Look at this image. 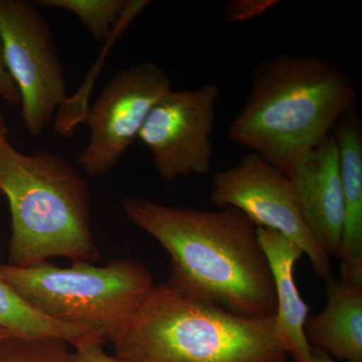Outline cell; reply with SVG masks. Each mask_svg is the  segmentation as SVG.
<instances>
[{"mask_svg":"<svg viewBox=\"0 0 362 362\" xmlns=\"http://www.w3.org/2000/svg\"><path fill=\"white\" fill-rule=\"evenodd\" d=\"M124 213L166 250L170 283L226 310L275 316L273 278L257 226L233 207L202 211L125 197Z\"/></svg>","mask_w":362,"mask_h":362,"instance_id":"obj_1","label":"cell"},{"mask_svg":"<svg viewBox=\"0 0 362 362\" xmlns=\"http://www.w3.org/2000/svg\"><path fill=\"white\" fill-rule=\"evenodd\" d=\"M356 98L354 80L334 59L280 54L252 71L249 97L228 136L289 177Z\"/></svg>","mask_w":362,"mask_h":362,"instance_id":"obj_2","label":"cell"},{"mask_svg":"<svg viewBox=\"0 0 362 362\" xmlns=\"http://www.w3.org/2000/svg\"><path fill=\"white\" fill-rule=\"evenodd\" d=\"M120 362H286L275 318L242 315L183 292L153 285L114 338Z\"/></svg>","mask_w":362,"mask_h":362,"instance_id":"obj_3","label":"cell"},{"mask_svg":"<svg viewBox=\"0 0 362 362\" xmlns=\"http://www.w3.org/2000/svg\"><path fill=\"white\" fill-rule=\"evenodd\" d=\"M0 192L11 209L8 265L23 268L56 257L99 259L89 190L65 158L49 152L25 156L0 138Z\"/></svg>","mask_w":362,"mask_h":362,"instance_id":"obj_4","label":"cell"},{"mask_svg":"<svg viewBox=\"0 0 362 362\" xmlns=\"http://www.w3.org/2000/svg\"><path fill=\"white\" fill-rule=\"evenodd\" d=\"M0 276L42 315L94 331L105 342L113 341L154 285L135 259L103 267L74 261L69 268L47 261L23 268L0 264Z\"/></svg>","mask_w":362,"mask_h":362,"instance_id":"obj_5","label":"cell"},{"mask_svg":"<svg viewBox=\"0 0 362 362\" xmlns=\"http://www.w3.org/2000/svg\"><path fill=\"white\" fill-rule=\"evenodd\" d=\"M0 37L26 130L39 136L66 101L65 71L51 30L37 4L0 0Z\"/></svg>","mask_w":362,"mask_h":362,"instance_id":"obj_6","label":"cell"},{"mask_svg":"<svg viewBox=\"0 0 362 362\" xmlns=\"http://www.w3.org/2000/svg\"><path fill=\"white\" fill-rule=\"evenodd\" d=\"M211 201L220 209H239L257 226L280 233L303 250L318 277H329L330 258L307 226L291 180L263 157L250 152L237 165L216 173Z\"/></svg>","mask_w":362,"mask_h":362,"instance_id":"obj_7","label":"cell"},{"mask_svg":"<svg viewBox=\"0 0 362 362\" xmlns=\"http://www.w3.org/2000/svg\"><path fill=\"white\" fill-rule=\"evenodd\" d=\"M171 86L168 74L150 61L124 69L111 78L85 118L90 138L78 163L86 175L98 177L116 168Z\"/></svg>","mask_w":362,"mask_h":362,"instance_id":"obj_8","label":"cell"},{"mask_svg":"<svg viewBox=\"0 0 362 362\" xmlns=\"http://www.w3.org/2000/svg\"><path fill=\"white\" fill-rule=\"evenodd\" d=\"M220 94L216 83L194 90H170L152 108L138 138L151 151L162 180L211 171Z\"/></svg>","mask_w":362,"mask_h":362,"instance_id":"obj_9","label":"cell"},{"mask_svg":"<svg viewBox=\"0 0 362 362\" xmlns=\"http://www.w3.org/2000/svg\"><path fill=\"white\" fill-rule=\"evenodd\" d=\"M289 178L317 244L329 258H339L345 211L334 135L328 136L298 162Z\"/></svg>","mask_w":362,"mask_h":362,"instance_id":"obj_10","label":"cell"},{"mask_svg":"<svg viewBox=\"0 0 362 362\" xmlns=\"http://www.w3.org/2000/svg\"><path fill=\"white\" fill-rule=\"evenodd\" d=\"M257 235L273 278L277 310L276 335L287 356L295 362H306L312 347L305 337L309 318L308 305L301 297L295 279V266L304 256L303 250L292 240L270 228L257 226Z\"/></svg>","mask_w":362,"mask_h":362,"instance_id":"obj_11","label":"cell"},{"mask_svg":"<svg viewBox=\"0 0 362 362\" xmlns=\"http://www.w3.org/2000/svg\"><path fill=\"white\" fill-rule=\"evenodd\" d=\"M325 280L327 303L307 319V341L338 359L362 362V280L341 275Z\"/></svg>","mask_w":362,"mask_h":362,"instance_id":"obj_12","label":"cell"},{"mask_svg":"<svg viewBox=\"0 0 362 362\" xmlns=\"http://www.w3.org/2000/svg\"><path fill=\"white\" fill-rule=\"evenodd\" d=\"M337 132L345 220L340 275L362 280V131L356 114H345Z\"/></svg>","mask_w":362,"mask_h":362,"instance_id":"obj_13","label":"cell"},{"mask_svg":"<svg viewBox=\"0 0 362 362\" xmlns=\"http://www.w3.org/2000/svg\"><path fill=\"white\" fill-rule=\"evenodd\" d=\"M0 327L13 337H56L73 347L87 340H101L94 331L47 318L26 303L0 276Z\"/></svg>","mask_w":362,"mask_h":362,"instance_id":"obj_14","label":"cell"},{"mask_svg":"<svg viewBox=\"0 0 362 362\" xmlns=\"http://www.w3.org/2000/svg\"><path fill=\"white\" fill-rule=\"evenodd\" d=\"M35 4L75 14L98 42L109 39L129 7L126 0H39Z\"/></svg>","mask_w":362,"mask_h":362,"instance_id":"obj_15","label":"cell"},{"mask_svg":"<svg viewBox=\"0 0 362 362\" xmlns=\"http://www.w3.org/2000/svg\"><path fill=\"white\" fill-rule=\"evenodd\" d=\"M70 344L56 337H11L0 341V362H71Z\"/></svg>","mask_w":362,"mask_h":362,"instance_id":"obj_16","label":"cell"},{"mask_svg":"<svg viewBox=\"0 0 362 362\" xmlns=\"http://www.w3.org/2000/svg\"><path fill=\"white\" fill-rule=\"evenodd\" d=\"M280 4L279 0H233L221 11L226 23H240L258 18Z\"/></svg>","mask_w":362,"mask_h":362,"instance_id":"obj_17","label":"cell"},{"mask_svg":"<svg viewBox=\"0 0 362 362\" xmlns=\"http://www.w3.org/2000/svg\"><path fill=\"white\" fill-rule=\"evenodd\" d=\"M104 342L100 340H87L74 347L71 362H120L115 356L107 354Z\"/></svg>","mask_w":362,"mask_h":362,"instance_id":"obj_18","label":"cell"},{"mask_svg":"<svg viewBox=\"0 0 362 362\" xmlns=\"http://www.w3.org/2000/svg\"><path fill=\"white\" fill-rule=\"evenodd\" d=\"M0 98L13 106L21 105L20 93L6 68L1 37H0Z\"/></svg>","mask_w":362,"mask_h":362,"instance_id":"obj_19","label":"cell"},{"mask_svg":"<svg viewBox=\"0 0 362 362\" xmlns=\"http://www.w3.org/2000/svg\"><path fill=\"white\" fill-rule=\"evenodd\" d=\"M306 362H337L333 358L332 356H330L327 352L324 351V350L315 349V347H312L311 349V356L309 358V361Z\"/></svg>","mask_w":362,"mask_h":362,"instance_id":"obj_20","label":"cell"},{"mask_svg":"<svg viewBox=\"0 0 362 362\" xmlns=\"http://www.w3.org/2000/svg\"><path fill=\"white\" fill-rule=\"evenodd\" d=\"M7 129L6 122H4V118L0 115V138L6 137Z\"/></svg>","mask_w":362,"mask_h":362,"instance_id":"obj_21","label":"cell"},{"mask_svg":"<svg viewBox=\"0 0 362 362\" xmlns=\"http://www.w3.org/2000/svg\"><path fill=\"white\" fill-rule=\"evenodd\" d=\"M13 337L8 330L4 329V328L0 327V341L6 339V338Z\"/></svg>","mask_w":362,"mask_h":362,"instance_id":"obj_22","label":"cell"}]
</instances>
